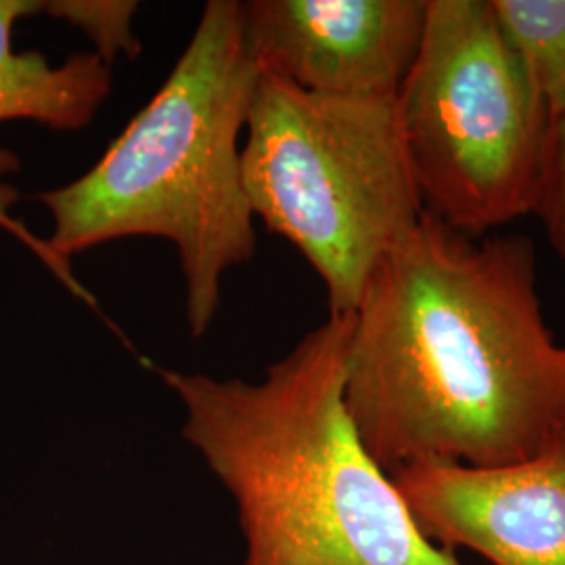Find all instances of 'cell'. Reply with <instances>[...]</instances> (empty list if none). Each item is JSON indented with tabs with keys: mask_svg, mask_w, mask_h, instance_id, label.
Returning <instances> with one entry per match:
<instances>
[{
	"mask_svg": "<svg viewBox=\"0 0 565 565\" xmlns=\"http://www.w3.org/2000/svg\"><path fill=\"white\" fill-rule=\"evenodd\" d=\"M343 403L385 473L503 467L565 438V345L543 319L534 243L473 242L424 212L364 285Z\"/></svg>",
	"mask_w": 565,
	"mask_h": 565,
	"instance_id": "obj_1",
	"label": "cell"
},
{
	"mask_svg": "<svg viewBox=\"0 0 565 565\" xmlns=\"http://www.w3.org/2000/svg\"><path fill=\"white\" fill-rule=\"evenodd\" d=\"M352 327L354 312L329 315L258 384L156 373L237 507L243 565H465L425 539L348 415Z\"/></svg>",
	"mask_w": 565,
	"mask_h": 565,
	"instance_id": "obj_2",
	"label": "cell"
},
{
	"mask_svg": "<svg viewBox=\"0 0 565 565\" xmlns=\"http://www.w3.org/2000/svg\"><path fill=\"white\" fill-rule=\"evenodd\" d=\"M260 78L237 0H210L153 99L81 179L39 195L49 247L74 254L124 237L174 243L195 338L216 317L221 281L252 260L254 214L243 184L242 132Z\"/></svg>",
	"mask_w": 565,
	"mask_h": 565,
	"instance_id": "obj_3",
	"label": "cell"
},
{
	"mask_svg": "<svg viewBox=\"0 0 565 565\" xmlns=\"http://www.w3.org/2000/svg\"><path fill=\"white\" fill-rule=\"evenodd\" d=\"M242 147L252 214L302 252L331 315L356 310L425 207L396 99H338L260 72Z\"/></svg>",
	"mask_w": 565,
	"mask_h": 565,
	"instance_id": "obj_4",
	"label": "cell"
},
{
	"mask_svg": "<svg viewBox=\"0 0 565 565\" xmlns=\"http://www.w3.org/2000/svg\"><path fill=\"white\" fill-rule=\"evenodd\" d=\"M396 102L425 212L467 237L532 214L553 116L492 0H427Z\"/></svg>",
	"mask_w": 565,
	"mask_h": 565,
	"instance_id": "obj_5",
	"label": "cell"
},
{
	"mask_svg": "<svg viewBox=\"0 0 565 565\" xmlns=\"http://www.w3.org/2000/svg\"><path fill=\"white\" fill-rule=\"evenodd\" d=\"M239 13L260 72L321 97L398 99L427 0H247Z\"/></svg>",
	"mask_w": 565,
	"mask_h": 565,
	"instance_id": "obj_6",
	"label": "cell"
},
{
	"mask_svg": "<svg viewBox=\"0 0 565 565\" xmlns=\"http://www.w3.org/2000/svg\"><path fill=\"white\" fill-rule=\"evenodd\" d=\"M425 539L492 565H565V438L503 467L425 461L390 473Z\"/></svg>",
	"mask_w": 565,
	"mask_h": 565,
	"instance_id": "obj_7",
	"label": "cell"
},
{
	"mask_svg": "<svg viewBox=\"0 0 565 565\" xmlns=\"http://www.w3.org/2000/svg\"><path fill=\"white\" fill-rule=\"evenodd\" d=\"M41 11L39 0H0V121L81 130L111 93V65L95 53H82L61 65H51L39 53H18V21Z\"/></svg>",
	"mask_w": 565,
	"mask_h": 565,
	"instance_id": "obj_8",
	"label": "cell"
},
{
	"mask_svg": "<svg viewBox=\"0 0 565 565\" xmlns=\"http://www.w3.org/2000/svg\"><path fill=\"white\" fill-rule=\"evenodd\" d=\"M492 9L548 114L565 116V0H492Z\"/></svg>",
	"mask_w": 565,
	"mask_h": 565,
	"instance_id": "obj_9",
	"label": "cell"
},
{
	"mask_svg": "<svg viewBox=\"0 0 565 565\" xmlns=\"http://www.w3.org/2000/svg\"><path fill=\"white\" fill-rule=\"evenodd\" d=\"M139 9V2L132 0H49L42 2V11L67 21L70 25L82 30L105 63H114L118 55L135 57L141 51V44L132 32V18Z\"/></svg>",
	"mask_w": 565,
	"mask_h": 565,
	"instance_id": "obj_10",
	"label": "cell"
},
{
	"mask_svg": "<svg viewBox=\"0 0 565 565\" xmlns=\"http://www.w3.org/2000/svg\"><path fill=\"white\" fill-rule=\"evenodd\" d=\"M532 214L541 218L548 242L565 260V116L551 124Z\"/></svg>",
	"mask_w": 565,
	"mask_h": 565,
	"instance_id": "obj_11",
	"label": "cell"
},
{
	"mask_svg": "<svg viewBox=\"0 0 565 565\" xmlns=\"http://www.w3.org/2000/svg\"><path fill=\"white\" fill-rule=\"evenodd\" d=\"M18 168H20L18 156H13L11 151L0 149V177L13 172ZM18 200H20L18 189L11 186V184L0 182V228H4L9 235H13L18 242L23 243L70 289V294H74L82 302L95 306V296L78 281V277L74 275L70 263L61 260L60 256L49 247L46 239H41L34 233H30V228L11 214V207L15 205Z\"/></svg>",
	"mask_w": 565,
	"mask_h": 565,
	"instance_id": "obj_12",
	"label": "cell"
}]
</instances>
